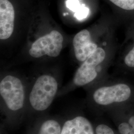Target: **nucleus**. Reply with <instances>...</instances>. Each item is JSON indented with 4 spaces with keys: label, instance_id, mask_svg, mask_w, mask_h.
<instances>
[{
    "label": "nucleus",
    "instance_id": "6e6552de",
    "mask_svg": "<svg viewBox=\"0 0 134 134\" xmlns=\"http://www.w3.org/2000/svg\"><path fill=\"white\" fill-rule=\"evenodd\" d=\"M61 134H94V132L90 121L79 116L65 122Z\"/></svg>",
    "mask_w": 134,
    "mask_h": 134
},
{
    "label": "nucleus",
    "instance_id": "0eeeda50",
    "mask_svg": "<svg viewBox=\"0 0 134 134\" xmlns=\"http://www.w3.org/2000/svg\"><path fill=\"white\" fill-rule=\"evenodd\" d=\"M14 8L9 0H0V39L10 38L14 29Z\"/></svg>",
    "mask_w": 134,
    "mask_h": 134
},
{
    "label": "nucleus",
    "instance_id": "ddd939ff",
    "mask_svg": "<svg viewBox=\"0 0 134 134\" xmlns=\"http://www.w3.org/2000/svg\"><path fill=\"white\" fill-rule=\"evenodd\" d=\"M66 5L67 8L75 12L80 10L83 5H80L78 0H67Z\"/></svg>",
    "mask_w": 134,
    "mask_h": 134
},
{
    "label": "nucleus",
    "instance_id": "f257e3e1",
    "mask_svg": "<svg viewBox=\"0 0 134 134\" xmlns=\"http://www.w3.org/2000/svg\"><path fill=\"white\" fill-rule=\"evenodd\" d=\"M58 91L57 81L54 77L44 75L39 77L29 95V102L34 110H46L52 104Z\"/></svg>",
    "mask_w": 134,
    "mask_h": 134
},
{
    "label": "nucleus",
    "instance_id": "f8f14e48",
    "mask_svg": "<svg viewBox=\"0 0 134 134\" xmlns=\"http://www.w3.org/2000/svg\"><path fill=\"white\" fill-rule=\"evenodd\" d=\"M96 134H114L110 127L105 124L98 125L96 129Z\"/></svg>",
    "mask_w": 134,
    "mask_h": 134
},
{
    "label": "nucleus",
    "instance_id": "1a4fd4ad",
    "mask_svg": "<svg viewBox=\"0 0 134 134\" xmlns=\"http://www.w3.org/2000/svg\"><path fill=\"white\" fill-rule=\"evenodd\" d=\"M62 128L56 120L49 119L41 125L38 134H61Z\"/></svg>",
    "mask_w": 134,
    "mask_h": 134
},
{
    "label": "nucleus",
    "instance_id": "7ed1b4c3",
    "mask_svg": "<svg viewBox=\"0 0 134 134\" xmlns=\"http://www.w3.org/2000/svg\"><path fill=\"white\" fill-rule=\"evenodd\" d=\"M63 37L57 30H52L35 40L29 50L30 55L34 58L48 55L51 57H57L63 47Z\"/></svg>",
    "mask_w": 134,
    "mask_h": 134
},
{
    "label": "nucleus",
    "instance_id": "9d476101",
    "mask_svg": "<svg viewBox=\"0 0 134 134\" xmlns=\"http://www.w3.org/2000/svg\"><path fill=\"white\" fill-rule=\"evenodd\" d=\"M118 129L121 134H134V116L130 117L127 122L120 124Z\"/></svg>",
    "mask_w": 134,
    "mask_h": 134
},
{
    "label": "nucleus",
    "instance_id": "9b49d317",
    "mask_svg": "<svg viewBox=\"0 0 134 134\" xmlns=\"http://www.w3.org/2000/svg\"><path fill=\"white\" fill-rule=\"evenodd\" d=\"M121 9L127 10H134V0H109Z\"/></svg>",
    "mask_w": 134,
    "mask_h": 134
},
{
    "label": "nucleus",
    "instance_id": "20e7f679",
    "mask_svg": "<svg viewBox=\"0 0 134 134\" xmlns=\"http://www.w3.org/2000/svg\"><path fill=\"white\" fill-rule=\"evenodd\" d=\"M105 56V51L98 47L77 70L74 77V83L77 86H83L93 81L97 75L96 67L103 61Z\"/></svg>",
    "mask_w": 134,
    "mask_h": 134
},
{
    "label": "nucleus",
    "instance_id": "2eb2a0df",
    "mask_svg": "<svg viewBox=\"0 0 134 134\" xmlns=\"http://www.w3.org/2000/svg\"><path fill=\"white\" fill-rule=\"evenodd\" d=\"M88 9L85 7V5H83L80 10L76 12L75 16L77 19H81L86 18L88 13Z\"/></svg>",
    "mask_w": 134,
    "mask_h": 134
},
{
    "label": "nucleus",
    "instance_id": "39448f33",
    "mask_svg": "<svg viewBox=\"0 0 134 134\" xmlns=\"http://www.w3.org/2000/svg\"><path fill=\"white\" fill-rule=\"evenodd\" d=\"M131 94L129 86L124 83L109 86H103L96 90L93 98L100 105H108L115 102H122L128 100Z\"/></svg>",
    "mask_w": 134,
    "mask_h": 134
},
{
    "label": "nucleus",
    "instance_id": "f03ea898",
    "mask_svg": "<svg viewBox=\"0 0 134 134\" xmlns=\"http://www.w3.org/2000/svg\"><path fill=\"white\" fill-rule=\"evenodd\" d=\"M1 96L8 108L12 111L21 109L24 104V88L19 78L7 76L0 82Z\"/></svg>",
    "mask_w": 134,
    "mask_h": 134
},
{
    "label": "nucleus",
    "instance_id": "423d86ee",
    "mask_svg": "<svg viewBox=\"0 0 134 134\" xmlns=\"http://www.w3.org/2000/svg\"><path fill=\"white\" fill-rule=\"evenodd\" d=\"M73 47L76 58L80 62H84L97 49V45L92 42L90 32L83 29L78 32L73 39Z\"/></svg>",
    "mask_w": 134,
    "mask_h": 134
},
{
    "label": "nucleus",
    "instance_id": "4468645a",
    "mask_svg": "<svg viewBox=\"0 0 134 134\" xmlns=\"http://www.w3.org/2000/svg\"><path fill=\"white\" fill-rule=\"evenodd\" d=\"M124 62L128 67L134 68V46L126 56L125 58Z\"/></svg>",
    "mask_w": 134,
    "mask_h": 134
}]
</instances>
